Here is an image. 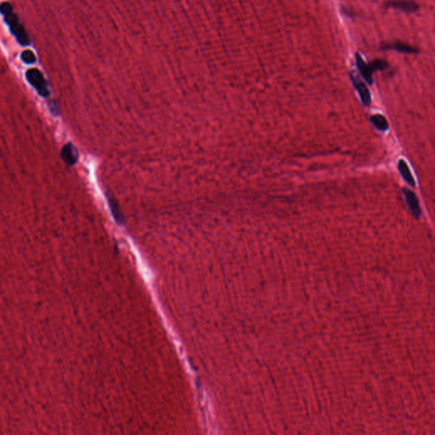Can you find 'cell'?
Wrapping results in <instances>:
<instances>
[{"mask_svg":"<svg viewBox=\"0 0 435 435\" xmlns=\"http://www.w3.org/2000/svg\"><path fill=\"white\" fill-rule=\"evenodd\" d=\"M0 12L4 15L6 23L9 25L11 33L16 37L17 41L23 46L29 45L31 43L30 38L22 23H20L19 18L17 14H15L11 4L8 2L1 4Z\"/></svg>","mask_w":435,"mask_h":435,"instance_id":"1","label":"cell"},{"mask_svg":"<svg viewBox=\"0 0 435 435\" xmlns=\"http://www.w3.org/2000/svg\"><path fill=\"white\" fill-rule=\"evenodd\" d=\"M26 75L29 83L35 89L40 96L44 98L49 96L50 92H49V85L44 78V75L39 69H29Z\"/></svg>","mask_w":435,"mask_h":435,"instance_id":"2","label":"cell"},{"mask_svg":"<svg viewBox=\"0 0 435 435\" xmlns=\"http://www.w3.org/2000/svg\"><path fill=\"white\" fill-rule=\"evenodd\" d=\"M350 78L353 83L354 88L358 92L359 96L361 97V101L364 107H369L372 104V95L370 93L369 89L367 88V84L362 82V79L356 75L355 71L350 72Z\"/></svg>","mask_w":435,"mask_h":435,"instance_id":"3","label":"cell"},{"mask_svg":"<svg viewBox=\"0 0 435 435\" xmlns=\"http://www.w3.org/2000/svg\"><path fill=\"white\" fill-rule=\"evenodd\" d=\"M386 9H394L407 14L416 13L420 10V6L414 0H389L384 4Z\"/></svg>","mask_w":435,"mask_h":435,"instance_id":"4","label":"cell"},{"mask_svg":"<svg viewBox=\"0 0 435 435\" xmlns=\"http://www.w3.org/2000/svg\"><path fill=\"white\" fill-rule=\"evenodd\" d=\"M380 50L388 51V50H394L397 52L404 53V54H410V55H416L420 52L416 47L411 46L410 44H405L401 41H393L389 43H383L379 47Z\"/></svg>","mask_w":435,"mask_h":435,"instance_id":"5","label":"cell"},{"mask_svg":"<svg viewBox=\"0 0 435 435\" xmlns=\"http://www.w3.org/2000/svg\"><path fill=\"white\" fill-rule=\"evenodd\" d=\"M356 64L357 68H358L360 73L362 75L363 78L367 81V83L369 85L373 84V72H375L373 65L372 61L370 63H366L362 55L359 53L356 54Z\"/></svg>","mask_w":435,"mask_h":435,"instance_id":"6","label":"cell"},{"mask_svg":"<svg viewBox=\"0 0 435 435\" xmlns=\"http://www.w3.org/2000/svg\"><path fill=\"white\" fill-rule=\"evenodd\" d=\"M402 192L405 196L408 208H409L411 214H412V216L416 219H420L421 216V209L416 195L408 188H403Z\"/></svg>","mask_w":435,"mask_h":435,"instance_id":"7","label":"cell"},{"mask_svg":"<svg viewBox=\"0 0 435 435\" xmlns=\"http://www.w3.org/2000/svg\"><path fill=\"white\" fill-rule=\"evenodd\" d=\"M61 157L66 164L72 166L76 164L78 160V151L75 145H72L71 143H68L66 145H64V147L62 148Z\"/></svg>","mask_w":435,"mask_h":435,"instance_id":"8","label":"cell"},{"mask_svg":"<svg viewBox=\"0 0 435 435\" xmlns=\"http://www.w3.org/2000/svg\"><path fill=\"white\" fill-rule=\"evenodd\" d=\"M398 169H399L400 176H402V178L405 180V182L409 186H411V187H415L416 186V182H415L413 176L411 175L407 163L404 160H400L399 162H398Z\"/></svg>","mask_w":435,"mask_h":435,"instance_id":"9","label":"cell"},{"mask_svg":"<svg viewBox=\"0 0 435 435\" xmlns=\"http://www.w3.org/2000/svg\"><path fill=\"white\" fill-rule=\"evenodd\" d=\"M370 122L379 131L385 132L389 129V123L381 114H375L370 118Z\"/></svg>","mask_w":435,"mask_h":435,"instance_id":"10","label":"cell"},{"mask_svg":"<svg viewBox=\"0 0 435 435\" xmlns=\"http://www.w3.org/2000/svg\"><path fill=\"white\" fill-rule=\"evenodd\" d=\"M22 60L25 63L33 64L35 63L37 58H36L33 51L28 49V50H25L22 53Z\"/></svg>","mask_w":435,"mask_h":435,"instance_id":"11","label":"cell"}]
</instances>
